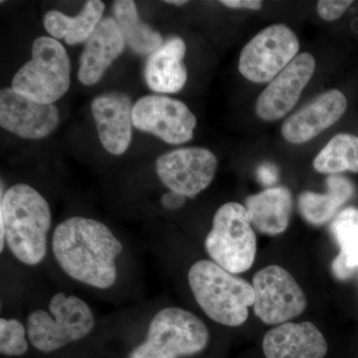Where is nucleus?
I'll return each mask as SVG.
<instances>
[{
    "label": "nucleus",
    "instance_id": "cd10ccee",
    "mask_svg": "<svg viewBox=\"0 0 358 358\" xmlns=\"http://www.w3.org/2000/svg\"><path fill=\"white\" fill-rule=\"evenodd\" d=\"M186 197L174 192L164 193L162 196V204L169 210H176L185 204Z\"/></svg>",
    "mask_w": 358,
    "mask_h": 358
},
{
    "label": "nucleus",
    "instance_id": "b1692460",
    "mask_svg": "<svg viewBox=\"0 0 358 358\" xmlns=\"http://www.w3.org/2000/svg\"><path fill=\"white\" fill-rule=\"evenodd\" d=\"M313 167L320 173H358V136L338 134L327 143L313 160Z\"/></svg>",
    "mask_w": 358,
    "mask_h": 358
},
{
    "label": "nucleus",
    "instance_id": "9d476101",
    "mask_svg": "<svg viewBox=\"0 0 358 358\" xmlns=\"http://www.w3.org/2000/svg\"><path fill=\"white\" fill-rule=\"evenodd\" d=\"M218 162L204 148H183L160 155L155 162L157 176L171 192L193 197L206 189L215 178Z\"/></svg>",
    "mask_w": 358,
    "mask_h": 358
},
{
    "label": "nucleus",
    "instance_id": "dca6fc26",
    "mask_svg": "<svg viewBox=\"0 0 358 358\" xmlns=\"http://www.w3.org/2000/svg\"><path fill=\"white\" fill-rule=\"evenodd\" d=\"M263 350L266 358H324L327 343L312 322H285L265 334Z\"/></svg>",
    "mask_w": 358,
    "mask_h": 358
},
{
    "label": "nucleus",
    "instance_id": "f257e3e1",
    "mask_svg": "<svg viewBox=\"0 0 358 358\" xmlns=\"http://www.w3.org/2000/svg\"><path fill=\"white\" fill-rule=\"evenodd\" d=\"M124 245L106 224L73 216L52 235L56 262L75 281L99 289L112 288L117 280V260Z\"/></svg>",
    "mask_w": 358,
    "mask_h": 358
},
{
    "label": "nucleus",
    "instance_id": "0eeeda50",
    "mask_svg": "<svg viewBox=\"0 0 358 358\" xmlns=\"http://www.w3.org/2000/svg\"><path fill=\"white\" fill-rule=\"evenodd\" d=\"M204 247L212 261L231 274L248 271L255 261L257 238L246 207L237 202L223 204L214 215Z\"/></svg>",
    "mask_w": 358,
    "mask_h": 358
},
{
    "label": "nucleus",
    "instance_id": "f8f14e48",
    "mask_svg": "<svg viewBox=\"0 0 358 358\" xmlns=\"http://www.w3.org/2000/svg\"><path fill=\"white\" fill-rule=\"evenodd\" d=\"M315 71L312 54H299L275 76L258 96L256 113L264 121H275L288 114L298 103L301 92L310 83Z\"/></svg>",
    "mask_w": 358,
    "mask_h": 358
},
{
    "label": "nucleus",
    "instance_id": "2eb2a0df",
    "mask_svg": "<svg viewBox=\"0 0 358 358\" xmlns=\"http://www.w3.org/2000/svg\"><path fill=\"white\" fill-rule=\"evenodd\" d=\"M346 108L348 100L341 91H327L284 122L282 136L294 145L307 143L334 126L345 114Z\"/></svg>",
    "mask_w": 358,
    "mask_h": 358
},
{
    "label": "nucleus",
    "instance_id": "ddd939ff",
    "mask_svg": "<svg viewBox=\"0 0 358 358\" xmlns=\"http://www.w3.org/2000/svg\"><path fill=\"white\" fill-rule=\"evenodd\" d=\"M59 119V110L54 103L35 102L13 88L0 92V124L20 138H43L55 131Z\"/></svg>",
    "mask_w": 358,
    "mask_h": 358
},
{
    "label": "nucleus",
    "instance_id": "412c9836",
    "mask_svg": "<svg viewBox=\"0 0 358 358\" xmlns=\"http://www.w3.org/2000/svg\"><path fill=\"white\" fill-rule=\"evenodd\" d=\"M327 185V193L306 192L299 197V209L301 215L313 225H322L331 220L355 193L352 183L338 174L329 176Z\"/></svg>",
    "mask_w": 358,
    "mask_h": 358
},
{
    "label": "nucleus",
    "instance_id": "39448f33",
    "mask_svg": "<svg viewBox=\"0 0 358 358\" xmlns=\"http://www.w3.org/2000/svg\"><path fill=\"white\" fill-rule=\"evenodd\" d=\"M210 338L208 327L196 315L178 307L159 310L148 324L147 338L129 358H179L196 355Z\"/></svg>",
    "mask_w": 358,
    "mask_h": 358
},
{
    "label": "nucleus",
    "instance_id": "4be33fe9",
    "mask_svg": "<svg viewBox=\"0 0 358 358\" xmlns=\"http://www.w3.org/2000/svg\"><path fill=\"white\" fill-rule=\"evenodd\" d=\"M331 232L341 248L331 270L338 279H348L358 267V209L348 207L339 212L331 223Z\"/></svg>",
    "mask_w": 358,
    "mask_h": 358
},
{
    "label": "nucleus",
    "instance_id": "f03ea898",
    "mask_svg": "<svg viewBox=\"0 0 358 358\" xmlns=\"http://www.w3.org/2000/svg\"><path fill=\"white\" fill-rule=\"evenodd\" d=\"M51 223L48 202L32 186L18 183L1 192L0 251L7 245L20 263L39 265L47 255Z\"/></svg>",
    "mask_w": 358,
    "mask_h": 358
},
{
    "label": "nucleus",
    "instance_id": "9b49d317",
    "mask_svg": "<svg viewBox=\"0 0 358 358\" xmlns=\"http://www.w3.org/2000/svg\"><path fill=\"white\" fill-rule=\"evenodd\" d=\"M134 126L154 134L171 145H181L193 138L196 117L187 106L176 99L150 95L134 105Z\"/></svg>",
    "mask_w": 358,
    "mask_h": 358
},
{
    "label": "nucleus",
    "instance_id": "c756f323",
    "mask_svg": "<svg viewBox=\"0 0 358 358\" xmlns=\"http://www.w3.org/2000/svg\"><path fill=\"white\" fill-rule=\"evenodd\" d=\"M166 2V3L173 4V6H185V4L187 3L186 0H167Z\"/></svg>",
    "mask_w": 358,
    "mask_h": 358
},
{
    "label": "nucleus",
    "instance_id": "a211bd4d",
    "mask_svg": "<svg viewBox=\"0 0 358 358\" xmlns=\"http://www.w3.org/2000/svg\"><path fill=\"white\" fill-rule=\"evenodd\" d=\"M186 45L180 37H171L150 55L145 64V79L148 88L157 93H178L187 81L183 59Z\"/></svg>",
    "mask_w": 358,
    "mask_h": 358
},
{
    "label": "nucleus",
    "instance_id": "4468645a",
    "mask_svg": "<svg viewBox=\"0 0 358 358\" xmlns=\"http://www.w3.org/2000/svg\"><path fill=\"white\" fill-rule=\"evenodd\" d=\"M133 109L131 98L122 92H110L96 96L91 110L101 143L115 155L124 154L133 136Z\"/></svg>",
    "mask_w": 358,
    "mask_h": 358
},
{
    "label": "nucleus",
    "instance_id": "6ab92c4d",
    "mask_svg": "<svg viewBox=\"0 0 358 358\" xmlns=\"http://www.w3.org/2000/svg\"><path fill=\"white\" fill-rule=\"evenodd\" d=\"M292 207L291 192L286 187L268 188L246 200V208L254 227L272 236L287 230Z\"/></svg>",
    "mask_w": 358,
    "mask_h": 358
},
{
    "label": "nucleus",
    "instance_id": "c85d7f7f",
    "mask_svg": "<svg viewBox=\"0 0 358 358\" xmlns=\"http://www.w3.org/2000/svg\"><path fill=\"white\" fill-rule=\"evenodd\" d=\"M258 178L265 185H271L277 181L278 171L273 164H266L259 167Z\"/></svg>",
    "mask_w": 358,
    "mask_h": 358
},
{
    "label": "nucleus",
    "instance_id": "bb28decb",
    "mask_svg": "<svg viewBox=\"0 0 358 358\" xmlns=\"http://www.w3.org/2000/svg\"><path fill=\"white\" fill-rule=\"evenodd\" d=\"M220 3L229 8L249 9V10H260L263 6V2L259 0H222Z\"/></svg>",
    "mask_w": 358,
    "mask_h": 358
},
{
    "label": "nucleus",
    "instance_id": "20e7f679",
    "mask_svg": "<svg viewBox=\"0 0 358 358\" xmlns=\"http://www.w3.org/2000/svg\"><path fill=\"white\" fill-rule=\"evenodd\" d=\"M48 308L49 312L33 310L26 322L28 339L39 352H56L86 338L95 327L91 307L75 294L59 292L52 296Z\"/></svg>",
    "mask_w": 358,
    "mask_h": 358
},
{
    "label": "nucleus",
    "instance_id": "423d86ee",
    "mask_svg": "<svg viewBox=\"0 0 358 358\" xmlns=\"http://www.w3.org/2000/svg\"><path fill=\"white\" fill-rule=\"evenodd\" d=\"M70 59L62 44L52 37H38L32 45V59L14 75L11 88L20 95L52 105L70 88Z\"/></svg>",
    "mask_w": 358,
    "mask_h": 358
},
{
    "label": "nucleus",
    "instance_id": "a878e982",
    "mask_svg": "<svg viewBox=\"0 0 358 358\" xmlns=\"http://www.w3.org/2000/svg\"><path fill=\"white\" fill-rule=\"evenodd\" d=\"M353 1L341 0H320L317 4V11L320 18L326 21H334L346 13Z\"/></svg>",
    "mask_w": 358,
    "mask_h": 358
},
{
    "label": "nucleus",
    "instance_id": "393cba45",
    "mask_svg": "<svg viewBox=\"0 0 358 358\" xmlns=\"http://www.w3.org/2000/svg\"><path fill=\"white\" fill-rule=\"evenodd\" d=\"M27 327L16 319L0 320V352L6 357H21L28 350Z\"/></svg>",
    "mask_w": 358,
    "mask_h": 358
},
{
    "label": "nucleus",
    "instance_id": "7ed1b4c3",
    "mask_svg": "<svg viewBox=\"0 0 358 358\" xmlns=\"http://www.w3.org/2000/svg\"><path fill=\"white\" fill-rule=\"evenodd\" d=\"M193 296L207 317L226 327H239L249 317L255 292L248 282L213 261L200 260L188 271Z\"/></svg>",
    "mask_w": 358,
    "mask_h": 358
},
{
    "label": "nucleus",
    "instance_id": "6e6552de",
    "mask_svg": "<svg viewBox=\"0 0 358 358\" xmlns=\"http://www.w3.org/2000/svg\"><path fill=\"white\" fill-rule=\"evenodd\" d=\"M300 42L285 24L264 28L242 49L240 73L254 83H270L299 55Z\"/></svg>",
    "mask_w": 358,
    "mask_h": 358
},
{
    "label": "nucleus",
    "instance_id": "1a4fd4ad",
    "mask_svg": "<svg viewBox=\"0 0 358 358\" xmlns=\"http://www.w3.org/2000/svg\"><path fill=\"white\" fill-rule=\"evenodd\" d=\"M254 312L267 324H282L300 315L307 307V298L286 268L268 266L253 278Z\"/></svg>",
    "mask_w": 358,
    "mask_h": 358
},
{
    "label": "nucleus",
    "instance_id": "aec40b11",
    "mask_svg": "<svg viewBox=\"0 0 358 358\" xmlns=\"http://www.w3.org/2000/svg\"><path fill=\"white\" fill-rule=\"evenodd\" d=\"M105 3L101 0H89L81 13L74 17L57 10L48 11L44 15L46 31L54 39H64L69 45L86 42L102 20Z\"/></svg>",
    "mask_w": 358,
    "mask_h": 358
},
{
    "label": "nucleus",
    "instance_id": "f3484780",
    "mask_svg": "<svg viewBox=\"0 0 358 358\" xmlns=\"http://www.w3.org/2000/svg\"><path fill=\"white\" fill-rule=\"evenodd\" d=\"M124 35L112 17L103 18L87 40L80 57L78 79L86 86L96 84L124 52Z\"/></svg>",
    "mask_w": 358,
    "mask_h": 358
},
{
    "label": "nucleus",
    "instance_id": "5701e85b",
    "mask_svg": "<svg viewBox=\"0 0 358 358\" xmlns=\"http://www.w3.org/2000/svg\"><path fill=\"white\" fill-rule=\"evenodd\" d=\"M114 14L126 44L134 53L152 55L164 44L162 35L141 20L134 1L117 0L114 3Z\"/></svg>",
    "mask_w": 358,
    "mask_h": 358
}]
</instances>
